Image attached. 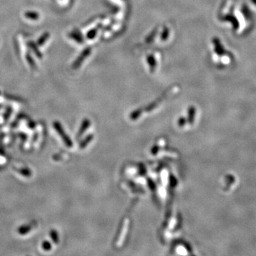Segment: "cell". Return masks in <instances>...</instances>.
<instances>
[{"label": "cell", "instance_id": "5b68a950", "mask_svg": "<svg viewBox=\"0 0 256 256\" xmlns=\"http://www.w3.org/2000/svg\"><path fill=\"white\" fill-rule=\"evenodd\" d=\"M147 63L149 64L151 71V72L155 71L156 66H157V61H156L155 56H154L153 55H147Z\"/></svg>", "mask_w": 256, "mask_h": 256}, {"label": "cell", "instance_id": "7c38bea8", "mask_svg": "<svg viewBox=\"0 0 256 256\" xmlns=\"http://www.w3.org/2000/svg\"><path fill=\"white\" fill-rule=\"evenodd\" d=\"M195 115V108L194 107H190L189 109V123H192Z\"/></svg>", "mask_w": 256, "mask_h": 256}, {"label": "cell", "instance_id": "7a4b0ae2", "mask_svg": "<svg viewBox=\"0 0 256 256\" xmlns=\"http://www.w3.org/2000/svg\"><path fill=\"white\" fill-rule=\"evenodd\" d=\"M54 126H55V127L56 128L57 131L59 132V133L60 134V135H61V137L63 139V140H64V142H65L66 144L67 145V146H68V147H71L72 146V142H71V140H70V139H69V137H68V136H66V134H65V133H64L63 130H62V127H61V125H60V124L59 123H57V122H55V123H54Z\"/></svg>", "mask_w": 256, "mask_h": 256}, {"label": "cell", "instance_id": "e0dca14e", "mask_svg": "<svg viewBox=\"0 0 256 256\" xmlns=\"http://www.w3.org/2000/svg\"><path fill=\"white\" fill-rule=\"evenodd\" d=\"M155 33H156V31L151 32V33L150 34V35L148 36V37L146 38V41L149 43L151 41H152V38L155 37Z\"/></svg>", "mask_w": 256, "mask_h": 256}, {"label": "cell", "instance_id": "4fadbf2b", "mask_svg": "<svg viewBox=\"0 0 256 256\" xmlns=\"http://www.w3.org/2000/svg\"><path fill=\"white\" fill-rule=\"evenodd\" d=\"M169 30L167 27H164V29L163 30V31H162V35H161V38L162 41H166L168 37H169Z\"/></svg>", "mask_w": 256, "mask_h": 256}, {"label": "cell", "instance_id": "d6986e66", "mask_svg": "<svg viewBox=\"0 0 256 256\" xmlns=\"http://www.w3.org/2000/svg\"><path fill=\"white\" fill-rule=\"evenodd\" d=\"M43 247H44L45 249L48 250L51 247V245L48 242H44V243H43Z\"/></svg>", "mask_w": 256, "mask_h": 256}, {"label": "cell", "instance_id": "5bb4252c", "mask_svg": "<svg viewBox=\"0 0 256 256\" xmlns=\"http://www.w3.org/2000/svg\"><path fill=\"white\" fill-rule=\"evenodd\" d=\"M97 31H98V29H94L93 30H91V31H90L87 34V38H90V39L93 38L95 36Z\"/></svg>", "mask_w": 256, "mask_h": 256}, {"label": "cell", "instance_id": "8992f818", "mask_svg": "<svg viewBox=\"0 0 256 256\" xmlns=\"http://www.w3.org/2000/svg\"><path fill=\"white\" fill-rule=\"evenodd\" d=\"M24 16L28 19H30V20L36 21L38 20L39 19V14L36 12H34V11H27L24 13Z\"/></svg>", "mask_w": 256, "mask_h": 256}, {"label": "cell", "instance_id": "ffe728a7", "mask_svg": "<svg viewBox=\"0 0 256 256\" xmlns=\"http://www.w3.org/2000/svg\"><path fill=\"white\" fill-rule=\"evenodd\" d=\"M157 147H153V149H152V154H153V155H155V154L157 153Z\"/></svg>", "mask_w": 256, "mask_h": 256}, {"label": "cell", "instance_id": "2e32d148", "mask_svg": "<svg viewBox=\"0 0 256 256\" xmlns=\"http://www.w3.org/2000/svg\"><path fill=\"white\" fill-rule=\"evenodd\" d=\"M140 110H135V111H134L132 113V115H131V117L132 119H135V118H137V117L140 116Z\"/></svg>", "mask_w": 256, "mask_h": 256}, {"label": "cell", "instance_id": "44dd1931", "mask_svg": "<svg viewBox=\"0 0 256 256\" xmlns=\"http://www.w3.org/2000/svg\"><path fill=\"white\" fill-rule=\"evenodd\" d=\"M252 2H253V3H254V4H255V5H256V0H252Z\"/></svg>", "mask_w": 256, "mask_h": 256}, {"label": "cell", "instance_id": "8fae6325", "mask_svg": "<svg viewBox=\"0 0 256 256\" xmlns=\"http://www.w3.org/2000/svg\"><path fill=\"white\" fill-rule=\"evenodd\" d=\"M89 125H90V121L87 119H85L84 121L83 122L82 126H81L80 132H79V134H80H80H82L83 132H84L85 130L88 127Z\"/></svg>", "mask_w": 256, "mask_h": 256}, {"label": "cell", "instance_id": "3957f363", "mask_svg": "<svg viewBox=\"0 0 256 256\" xmlns=\"http://www.w3.org/2000/svg\"><path fill=\"white\" fill-rule=\"evenodd\" d=\"M213 45H214V49L215 52L217 53L218 55H223L224 53H225V50H224L223 46H222L221 41H220L219 38L216 37L213 38Z\"/></svg>", "mask_w": 256, "mask_h": 256}, {"label": "cell", "instance_id": "6da1fadb", "mask_svg": "<svg viewBox=\"0 0 256 256\" xmlns=\"http://www.w3.org/2000/svg\"><path fill=\"white\" fill-rule=\"evenodd\" d=\"M91 48L87 47V48H85L84 50L82 51V53L78 55V57L77 58L76 61L73 62V66H72L73 69H78V68L80 67L81 65H82L83 62L84 61V60L86 59L87 57L91 54Z\"/></svg>", "mask_w": 256, "mask_h": 256}, {"label": "cell", "instance_id": "9a60e30c", "mask_svg": "<svg viewBox=\"0 0 256 256\" xmlns=\"http://www.w3.org/2000/svg\"><path fill=\"white\" fill-rule=\"evenodd\" d=\"M92 139H93V135H89L88 137H87L85 139V140L83 141V142H82V144H81V147H85V146H86L87 145V144L88 142H90V141H91V140H92Z\"/></svg>", "mask_w": 256, "mask_h": 256}, {"label": "cell", "instance_id": "ba28073f", "mask_svg": "<svg viewBox=\"0 0 256 256\" xmlns=\"http://www.w3.org/2000/svg\"><path fill=\"white\" fill-rule=\"evenodd\" d=\"M223 19H224V20L230 21V22H231V23L233 24V26L234 29H238V28L239 27V23H238V21L236 19V18H235L234 16H231V15H227V16H224Z\"/></svg>", "mask_w": 256, "mask_h": 256}, {"label": "cell", "instance_id": "30bf717a", "mask_svg": "<svg viewBox=\"0 0 256 256\" xmlns=\"http://www.w3.org/2000/svg\"><path fill=\"white\" fill-rule=\"evenodd\" d=\"M70 36L72 38H73L75 41H76L77 42H78V43H83V39L82 36H81V35H80V34H79L78 33H77V32H76V31H73L72 33H70Z\"/></svg>", "mask_w": 256, "mask_h": 256}, {"label": "cell", "instance_id": "9c48e42d", "mask_svg": "<svg viewBox=\"0 0 256 256\" xmlns=\"http://www.w3.org/2000/svg\"><path fill=\"white\" fill-rule=\"evenodd\" d=\"M26 59H27V61L28 62V63H29V65L31 66L32 68H36V63L35 61H34V60L32 56L29 53H27V55H26Z\"/></svg>", "mask_w": 256, "mask_h": 256}, {"label": "cell", "instance_id": "ac0fdd59", "mask_svg": "<svg viewBox=\"0 0 256 256\" xmlns=\"http://www.w3.org/2000/svg\"><path fill=\"white\" fill-rule=\"evenodd\" d=\"M184 123H185V119L183 118V117H181L179 120V126H181H181H183V125H184Z\"/></svg>", "mask_w": 256, "mask_h": 256}, {"label": "cell", "instance_id": "52a82bcc", "mask_svg": "<svg viewBox=\"0 0 256 256\" xmlns=\"http://www.w3.org/2000/svg\"><path fill=\"white\" fill-rule=\"evenodd\" d=\"M49 37H50V34H49L48 32H44V33L38 38L36 44H37L38 46H43V45L47 41V40L48 39Z\"/></svg>", "mask_w": 256, "mask_h": 256}, {"label": "cell", "instance_id": "277c9868", "mask_svg": "<svg viewBox=\"0 0 256 256\" xmlns=\"http://www.w3.org/2000/svg\"><path fill=\"white\" fill-rule=\"evenodd\" d=\"M28 45H29L30 48L34 51V53H35V55L38 58V59H42L43 55L41 52L40 51L39 48H38V46L37 44H35V43L33 41H29V43H28Z\"/></svg>", "mask_w": 256, "mask_h": 256}]
</instances>
